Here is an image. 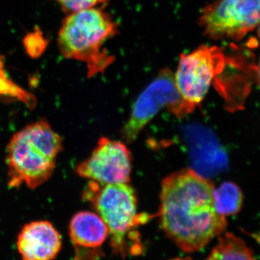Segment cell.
Segmentation results:
<instances>
[{"instance_id": "4fadbf2b", "label": "cell", "mask_w": 260, "mask_h": 260, "mask_svg": "<svg viewBox=\"0 0 260 260\" xmlns=\"http://www.w3.org/2000/svg\"><path fill=\"white\" fill-rule=\"evenodd\" d=\"M61 8L69 13H73L82 10L95 8L97 5L107 0H56Z\"/></svg>"}, {"instance_id": "7c38bea8", "label": "cell", "mask_w": 260, "mask_h": 260, "mask_svg": "<svg viewBox=\"0 0 260 260\" xmlns=\"http://www.w3.org/2000/svg\"><path fill=\"white\" fill-rule=\"evenodd\" d=\"M214 198L217 210L224 216L237 214L242 208V193L234 183L225 182L215 189Z\"/></svg>"}, {"instance_id": "9a60e30c", "label": "cell", "mask_w": 260, "mask_h": 260, "mask_svg": "<svg viewBox=\"0 0 260 260\" xmlns=\"http://www.w3.org/2000/svg\"><path fill=\"white\" fill-rule=\"evenodd\" d=\"M257 78H258V80H259V81L260 82V61H259V65H258Z\"/></svg>"}, {"instance_id": "8992f818", "label": "cell", "mask_w": 260, "mask_h": 260, "mask_svg": "<svg viewBox=\"0 0 260 260\" xmlns=\"http://www.w3.org/2000/svg\"><path fill=\"white\" fill-rule=\"evenodd\" d=\"M224 64L223 52L217 47L203 46L189 54H181L174 82L183 100L193 109L203 102Z\"/></svg>"}, {"instance_id": "277c9868", "label": "cell", "mask_w": 260, "mask_h": 260, "mask_svg": "<svg viewBox=\"0 0 260 260\" xmlns=\"http://www.w3.org/2000/svg\"><path fill=\"white\" fill-rule=\"evenodd\" d=\"M116 23L98 8L70 13L59 32L58 45L64 57L85 63L89 78L104 73L114 61L104 44L116 35Z\"/></svg>"}, {"instance_id": "9c48e42d", "label": "cell", "mask_w": 260, "mask_h": 260, "mask_svg": "<svg viewBox=\"0 0 260 260\" xmlns=\"http://www.w3.org/2000/svg\"><path fill=\"white\" fill-rule=\"evenodd\" d=\"M69 231L75 250L73 260H99L104 255L102 248L109 232L99 215L90 211L75 214Z\"/></svg>"}, {"instance_id": "2e32d148", "label": "cell", "mask_w": 260, "mask_h": 260, "mask_svg": "<svg viewBox=\"0 0 260 260\" xmlns=\"http://www.w3.org/2000/svg\"><path fill=\"white\" fill-rule=\"evenodd\" d=\"M258 35H259V37L260 38V24L259 25V26H258Z\"/></svg>"}, {"instance_id": "30bf717a", "label": "cell", "mask_w": 260, "mask_h": 260, "mask_svg": "<svg viewBox=\"0 0 260 260\" xmlns=\"http://www.w3.org/2000/svg\"><path fill=\"white\" fill-rule=\"evenodd\" d=\"M61 237L53 224L37 220L24 225L17 240L22 260H53L61 249Z\"/></svg>"}, {"instance_id": "6da1fadb", "label": "cell", "mask_w": 260, "mask_h": 260, "mask_svg": "<svg viewBox=\"0 0 260 260\" xmlns=\"http://www.w3.org/2000/svg\"><path fill=\"white\" fill-rule=\"evenodd\" d=\"M211 181L191 169L173 173L162 181L159 210L167 237L185 252L200 251L225 230Z\"/></svg>"}, {"instance_id": "5bb4252c", "label": "cell", "mask_w": 260, "mask_h": 260, "mask_svg": "<svg viewBox=\"0 0 260 260\" xmlns=\"http://www.w3.org/2000/svg\"><path fill=\"white\" fill-rule=\"evenodd\" d=\"M170 260H191L190 257H188V256H186V257H177L174 258V259H170Z\"/></svg>"}, {"instance_id": "52a82bcc", "label": "cell", "mask_w": 260, "mask_h": 260, "mask_svg": "<svg viewBox=\"0 0 260 260\" xmlns=\"http://www.w3.org/2000/svg\"><path fill=\"white\" fill-rule=\"evenodd\" d=\"M200 23L213 39L239 40L260 24V0H217L203 10Z\"/></svg>"}, {"instance_id": "ba28073f", "label": "cell", "mask_w": 260, "mask_h": 260, "mask_svg": "<svg viewBox=\"0 0 260 260\" xmlns=\"http://www.w3.org/2000/svg\"><path fill=\"white\" fill-rule=\"evenodd\" d=\"M131 162V154L125 145L102 138L90 157L76 167V173L102 184L129 183Z\"/></svg>"}, {"instance_id": "3957f363", "label": "cell", "mask_w": 260, "mask_h": 260, "mask_svg": "<svg viewBox=\"0 0 260 260\" xmlns=\"http://www.w3.org/2000/svg\"><path fill=\"white\" fill-rule=\"evenodd\" d=\"M83 198L93 205L107 225L114 254L125 258L143 253L136 228L148 218L138 214L136 194L128 183L102 184L91 181Z\"/></svg>"}, {"instance_id": "7a4b0ae2", "label": "cell", "mask_w": 260, "mask_h": 260, "mask_svg": "<svg viewBox=\"0 0 260 260\" xmlns=\"http://www.w3.org/2000/svg\"><path fill=\"white\" fill-rule=\"evenodd\" d=\"M62 150L60 135L47 120H39L15 133L6 150L8 184L37 189L51 177Z\"/></svg>"}, {"instance_id": "8fae6325", "label": "cell", "mask_w": 260, "mask_h": 260, "mask_svg": "<svg viewBox=\"0 0 260 260\" xmlns=\"http://www.w3.org/2000/svg\"><path fill=\"white\" fill-rule=\"evenodd\" d=\"M205 260H256L252 251L240 238L227 233Z\"/></svg>"}, {"instance_id": "5b68a950", "label": "cell", "mask_w": 260, "mask_h": 260, "mask_svg": "<svg viewBox=\"0 0 260 260\" xmlns=\"http://www.w3.org/2000/svg\"><path fill=\"white\" fill-rule=\"evenodd\" d=\"M164 108L177 117H184L194 109L181 97L169 69L162 70L140 93L122 129L126 143H133L142 129Z\"/></svg>"}]
</instances>
